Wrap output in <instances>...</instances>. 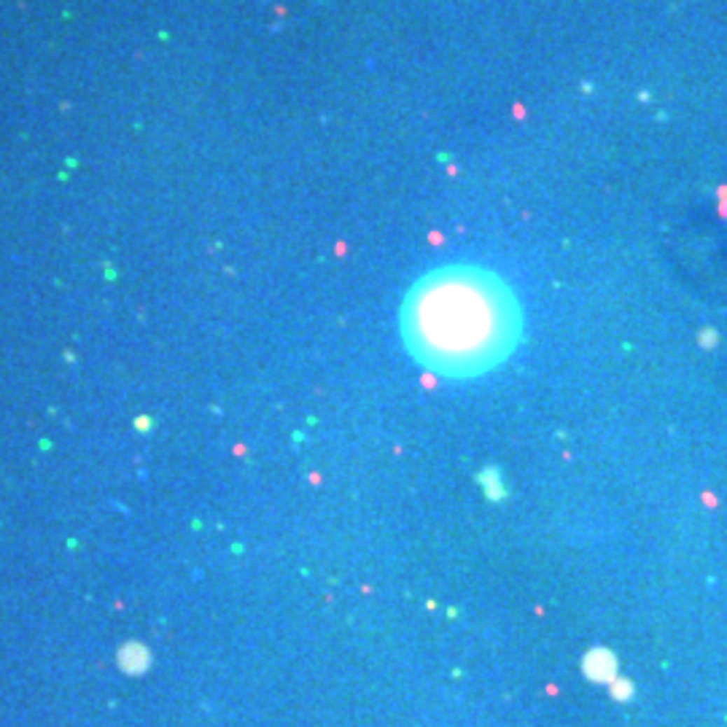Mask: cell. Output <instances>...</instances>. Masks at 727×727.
<instances>
[{
	"mask_svg": "<svg viewBox=\"0 0 727 727\" xmlns=\"http://www.w3.org/2000/svg\"><path fill=\"white\" fill-rule=\"evenodd\" d=\"M399 324L420 366L450 380H469L501 366L518 350L522 305L499 272L445 264L413 283Z\"/></svg>",
	"mask_w": 727,
	"mask_h": 727,
	"instance_id": "6da1fadb",
	"label": "cell"
},
{
	"mask_svg": "<svg viewBox=\"0 0 727 727\" xmlns=\"http://www.w3.org/2000/svg\"><path fill=\"white\" fill-rule=\"evenodd\" d=\"M119 665L124 674L138 676L151 665V652L143 644H124L119 649Z\"/></svg>",
	"mask_w": 727,
	"mask_h": 727,
	"instance_id": "7a4b0ae2",
	"label": "cell"
}]
</instances>
